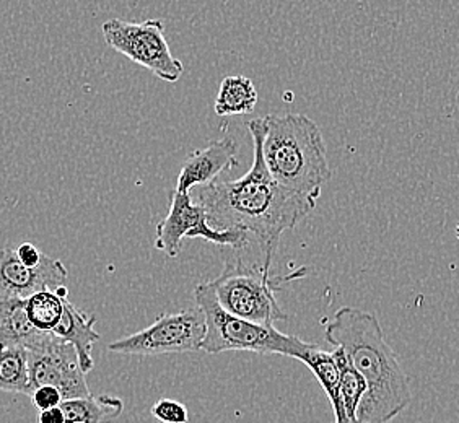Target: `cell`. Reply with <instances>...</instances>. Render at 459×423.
I'll return each mask as SVG.
<instances>
[{
	"instance_id": "obj_10",
	"label": "cell",
	"mask_w": 459,
	"mask_h": 423,
	"mask_svg": "<svg viewBox=\"0 0 459 423\" xmlns=\"http://www.w3.org/2000/svg\"><path fill=\"white\" fill-rule=\"evenodd\" d=\"M69 272L59 259L43 257L38 267H27L15 249H0V301L28 300L38 291L56 290L65 285Z\"/></svg>"
},
{
	"instance_id": "obj_14",
	"label": "cell",
	"mask_w": 459,
	"mask_h": 423,
	"mask_svg": "<svg viewBox=\"0 0 459 423\" xmlns=\"http://www.w3.org/2000/svg\"><path fill=\"white\" fill-rule=\"evenodd\" d=\"M300 362L305 363L309 370L313 371L321 388L326 393L327 399L334 410L336 423H353L345 414L341 394H339L341 370H339L334 352H325L319 349L318 345L311 344L301 355Z\"/></svg>"
},
{
	"instance_id": "obj_16",
	"label": "cell",
	"mask_w": 459,
	"mask_h": 423,
	"mask_svg": "<svg viewBox=\"0 0 459 423\" xmlns=\"http://www.w3.org/2000/svg\"><path fill=\"white\" fill-rule=\"evenodd\" d=\"M257 105V90L253 80L245 75H230L221 80L215 98V115H249Z\"/></svg>"
},
{
	"instance_id": "obj_19",
	"label": "cell",
	"mask_w": 459,
	"mask_h": 423,
	"mask_svg": "<svg viewBox=\"0 0 459 423\" xmlns=\"http://www.w3.org/2000/svg\"><path fill=\"white\" fill-rule=\"evenodd\" d=\"M27 313L36 329L43 332H53L54 327L61 321L64 300L56 295V291H38L28 298Z\"/></svg>"
},
{
	"instance_id": "obj_9",
	"label": "cell",
	"mask_w": 459,
	"mask_h": 423,
	"mask_svg": "<svg viewBox=\"0 0 459 423\" xmlns=\"http://www.w3.org/2000/svg\"><path fill=\"white\" fill-rule=\"evenodd\" d=\"M28 371L31 389L54 386L64 401L91 396L87 373L82 370L74 345L51 335L46 342L28 350Z\"/></svg>"
},
{
	"instance_id": "obj_12",
	"label": "cell",
	"mask_w": 459,
	"mask_h": 423,
	"mask_svg": "<svg viewBox=\"0 0 459 423\" xmlns=\"http://www.w3.org/2000/svg\"><path fill=\"white\" fill-rule=\"evenodd\" d=\"M97 317L80 311L74 303L64 300V313H62L59 324L54 327L53 334L62 341L69 342L75 347L79 353L82 370L90 373L95 367L93 362V344L100 341V334L95 331Z\"/></svg>"
},
{
	"instance_id": "obj_2",
	"label": "cell",
	"mask_w": 459,
	"mask_h": 423,
	"mask_svg": "<svg viewBox=\"0 0 459 423\" xmlns=\"http://www.w3.org/2000/svg\"><path fill=\"white\" fill-rule=\"evenodd\" d=\"M325 339L344 350L367 383V393L359 407V422L389 423L411 406L409 379L375 315L355 306H342L327 323Z\"/></svg>"
},
{
	"instance_id": "obj_17",
	"label": "cell",
	"mask_w": 459,
	"mask_h": 423,
	"mask_svg": "<svg viewBox=\"0 0 459 423\" xmlns=\"http://www.w3.org/2000/svg\"><path fill=\"white\" fill-rule=\"evenodd\" d=\"M0 391L30 397L33 394L25 347L0 349Z\"/></svg>"
},
{
	"instance_id": "obj_23",
	"label": "cell",
	"mask_w": 459,
	"mask_h": 423,
	"mask_svg": "<svg viewBox=\"0 0 459 423\" xmlns=\"http://www.w3.org/2000/svg\"><path fill=\"white\" fill-rule=\"evenodd\" d=\"M38 423H65V415L62 412L61 406L48 409V410H39Z\"/></svg>"
},
{
	"instance_id": "obj_22",
	"label": "cell",
	"mask_w": 459,
	"mask_h": 423,
	"mask_svg": "<svg viewBox=\"0 0 459 423\" xmlns=\"http://www.w3.org/2000/svg\"><path fill=\"white\" fill-rule=\"evenodd\" d=\"M18 259L22 261V264L27 265V267H38L41 264L45 255L31 243H23L15 249Z\"/></svg>"
},
{
	"instance_id": "obj_15",
	"label": "cell",
	"mask_w": 459,
	"mask_h": 423,
	"mask_svg": "<svg viewBox=\"0 0 459 423\" xmlns=\"http://www.w3.org/2000/svg\"><path fill=\"white\" fill-rule=\"evenodd\" d=\"M61 409L65 423H113L123 414L124 402L105 394L62 401Z\"/></svg>"
},
{
	"instance_id": "obj_20",
	"label": "cell",
	"mask_w": 459,
	"mask_h": 423,
	"mask_svg": "<svg viewBox=\"0 0 459 423\" xmlns=\"http://www.w3.org/2000/svg\"><path fill=\"white\" fill-rule=\"evenodd\" d=\"M152 415L163 423H187L189 414L181 402L171 399H161L155 406L152 407Z\"/></svg>"
},
{
	"instance_id": "obj_8",
	"label": "cell",
	"mask_w": 459,
	"mask_h": 423,
	"mask_svg": "<svg viewBox=\"0 0 459 423\" xmlns=\"http://www.w3.org/2000/svg\"><path fill=\"white\" fill-rule=\"evenodd\" d=\"M203 238L219 246L233 247L239 251L247 246L249 235L241 229H215L209 225L207 212L195 203L191 193H169V215L157 225L155 247L169 257L181 255L183 239Z\"/></svg>"
},
{
	"instance_id": "obj_13",
	"label": "cell",
	"mask_w": 459,
	"mask_h": 423,
	"mask_svg": "<svg viewBox=\"0 0 459 423\" xmlns=\"http://www.w3.org/2000/svg\"><path fill=\"white\" fill-rule=\"evenodd\" d=\"M51 335L53 332H43L31 324L27 300L0 301V349L25 347L31 350Z\"/></svg>"
},
{
	"instance_id": "obj_5",
	"label": "cell",
	"mask_w": 459,
	"mask_h": 423,
	"mask_svg": "<svg viewBox=\"0 0 459 423\" xmlns=\"http://www.w3.org/2000/svg\"><path fill=\"white\" fill-rule=\"evenodd\" d=\"M307 275V267L289 275H271V269L261 264H249L243 257H229L223 271L217 279L211 281L213 293L221 308L233 316L247 319L256 324L274 326L279 321H285L275 291L281 290L285 282L297 281Z\"/></svg>"
},
{
	"instance_id": "obj_6",
	"label": "cell",
	"mask_w": 459,
	"mask_h": 423,
	"mask_svg": "<svg viewBox=\"0 0 459 423\" xmlns=\"http://www.w3.org/2000/svg\"><path fill=\"white\" fill-rule=\"evenodd\" d=\"M101 31L111 49L145 67L163 82L177 83L183 77V62L171 54L161 20L134 23L111 18L101 25Z\"/></svg>"
},
{
	"instance_id": "obj_24",
	"label": "cell",
	"mask_w": 459,
	"mask_h": 423,
	"mask_svg": "<svg viewBox=\"0 0 459 423\" xmlns=\"http://www.w3.org/2000/svg\"><path fill=\"white\" fill-rule=\"evenodd\" d=\"M56 295L59 297V298H62V300H65L67 298V293H69V290H67V287L65 285H61V287H57L56 289Z\"/></svg>"
},
{
	"instance_id": "obj_1",
	"label": "cell",
	"mask_w": 459,
	"mask_h": 423,
	"mask_svg": "<svg viewBox=\"0 0 459 423\" xmlns=\"http://www.w3.org/2000/svg\"><path fill=\"white\" fill-rule=\"evenodd\" d=\"M247 131L253 139V165L235 181H213L197 193V203L215 229H241L255 237L261 249V264L271 269L275 249L287 229H295L316 207L291 193L269 173L263 153L264 117L251 119Z\"/></svg>"
},
{
	"instance_id": "obj_18",
	"label": "cell",
	"mask_w": 459,
	"mask_h": 423,
	"mask_svg": "<svg viewBox=\"0 0 459 423\" xmlns=\"http://www.w3.org/2000/svg\"><path fill=\"white\" fill-rule=\"evenodd\" d=\"M334 355H336V362L341 370L339 394H341L345 414L353 423H360L359 422V407L367 393V383L362 375L353 368L352 363L342 349L337 347Z\"/></svg>"
},
{
	"instance_id": "obj_11",
	"label": "cell",
	"mask_w": 459,
	"mask_h": 423,
	"mask_svg": "<svg viewBox=\"0 0 459 423\" xmlns=\"http://www.w3.org/2000/svg\"><path fill=\"white\" fill-rule=\"evenodd\" d=\"M237 142L230 135L209 143L204 151H195L179 171L178 193H191L195 186L211 185L217 181L223 171H231L238 167Z\"/></svg>"
},
{
	"instance_id": "obj_3",
	"label": "cell",
	"mask_w": 459,
	"mask_h": 423,
	"mask_svg": "<svg viewBox=\"0 0 459 423\" xmlns=\"http://www.w3.org/2000/svg\"><path fill=\"white\" fill-rule=\"evenodd\" d=\"M263 153L269 173L295 194L318 203L321 187L333 177L318 124L305 115L264 117Z\"/></svg>"
},
{
	"instance_id": "obj_7",
	"label": "cell",
	"mask_w": 459,
	"mask_h": 423,
	"mask_svg": "<svg viewBox=\"0 0 459 423\" xmlns=\"http://www.w3.org/2000/svg\"><path fill=\"white\" fill-rule=\"evenodd\" d=\"M205 317L199 308L163 313L152 326L108 345V350L127 357H159L169 353L201 350Z\"/></svg>"
},
{
	"instance_id": "obj_21",
	"label": "cell",
	"mask_w": 459,
	"mask_h": 423,
	"mask_svg": "<svg viewBox=\"0 0 459 423\" xmlns=\"http://www.w3.org/2000/svg\"><path fill=\"white\" fill-rule=\"evenodd\" d=\"M31 401L38 410H48V409L61 406L64 399H62L59 389H56L54 386H41L33 391Z\"/></svg>"
},
{
	"instance_id": "obj_25",
	"label": "cell",
	"mask_w": 459,
	"mask_h": 423,
	"mask_svg": "<svg viewBox=\"0 0 459 423\" xmlns=\"http://www.w3.org/2000/svg\"><path fill=\"white\" fill-rule=\"evenodd\" d=\"M455 233H456V237H458L459 239V221L456 223V229H455Z\"/></svg>"
},
{
	"instance_id": "obj_4",
	"label": "cell",
	"mask_w": 459,
	"mask_h": 423,
	"mask_svg": "<svg viewBox=\"0 0 459 423\" xmlns=\"http://www.w3.org/2000/svg\"><path fill=\"white\" fill-rule=\"evenodd\" d=\"M195 301L205 317V337L201 344V350L205 353L255 352L300 360L311 345L297 335L282 334L275 326L256 324L230 315L221 308L209 282L195 287Z\"/></svg>"
}]
</instances>
